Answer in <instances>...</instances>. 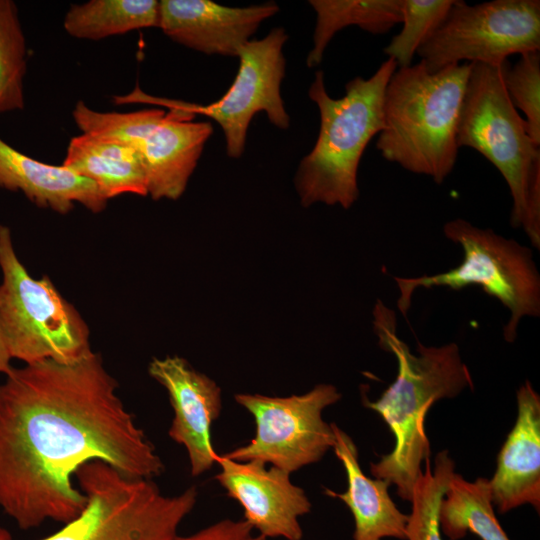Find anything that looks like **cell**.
I'll list each match as a JSON object with an SVG mask.
<instances>
[{
    "instance_id": "obj_1",
    "label": "cell",
    "mask_w": 540,
    "mask_h": 540,
    "mask_svg": "<svg viewBox=\"0 0 540 540\" xmlns=\"http://www.w3.org/2000/svg\"><path fill=\"white\" fill-rule=\"evenodd\" d=\"M117 388L93 351L78 361L48 359L6 375L0 384V508L20 529L77 517L86 498L73 479L89 461L136 479L163 472Z\"/></svg>"
},
{
    "instance_id": "obj_2",
    "label": "cell",
    "mask_w": 540,
    "mask_h": 540,
    "mask_svg": "<svg viewBox=\"0 0 540 540\" xmlns=\"http://www.w3.org/2000/svg\"><path fill=\"white\" fill-rule=\"evenodd\" d=\"M396 314L381 300L373 309V329L378 345L392 353L398 364L394 382L376 401L362 396L366 408L378 413L388 425L394 445L390 453L370 464L375 478L396 486V493L410 501L422 465L430 458L425 420L435 402L452 399L473 389L472 375L463 362L459 347L451 342L426 346L418 342L417 353L396 331Z\"/></svg>"
},
{
    "instance_id": "obj_3",
    "label": "cell",
    "mask_w": 540,
    "mask_h": 540,
    "mask_svg": "<svg viewBox=\"0 0 540 540\" xmlns=\"http://www.w3.org/2000/svg\"><path fill=\"white\" fill-rule=\"evenodd\" d=\"M471 66L452 64L430 73L419 62L395 70L376 142L384 159L443 183L458 156L457 125Z\"/></svg>"
},
{
    "instance_id": "obj_4",
    "label": "cell",
    "mask_w": 540,
    "mask_h": 540,
    "mask_svg": "<svg viewBox=\"0 0 540 540\" xmlns=\"http://www.w3.org/2000/svg\"><path fill=\"white\" fill-rule=\"evenodd\" d=\"M397 67L388 58L368 79L349 81L338 99L328 94L323 72L316 71L308 95L318 107L320 128L295 176L302 206L320 202L348 209L358 199V167L371 139L384 129V93Z\"/></svg>"
},
{
    "instance_id": "obj_5",
    "label": "cell",
    "mask_w": 540,
    "mask_h": 540,
    "mask_svg": "<svg viewBox=\"0 0 540 540\" xmlns=\"http://www.w3.org/2000/svg\"><path fill=\"white\" fill-rule=\"evenodd\" d=\"M503 64V63H502ZM502 64L472 63L456 132L500 172L512 198L510 224L540 249V146L527 133L502 80Z\"/></svg>"
},
{
    "instance_id": "obj_6",
    "label": "cell",
    "mask_w": 540,
    "mask_h": 540,
    "mask_svg": "<svg viewBox=\"0 0 540 540\" xmlns=\"http://www.w3.org/2000/svg\"><path fill=\"white\" fill-rule=\"evenodd\" d=\"M75 477L85 506L40 540H173L198 497L195 486L164 495L152 480L127 477L101 460L82 465ZM0 540L14 538L0 526Z\"/></svg>"
},
{
    "instance_id": "obj_7",
    "label": "cell",
    "mask_w": 540,
    "mask_h": 540,
    "mask_svg": "<svg viewBox=\"0 0 540 540\" xmlns=\"http://www.w3.org/2000/svg\"><path fill=\"white\" fill-rule=\"evenodd\" d=\"M443 232L448 240L461 247V262L434 275L394 277L399 290L398 309L406 317L413 293L419 288L460 290L478 286L508 309L510 315L503 327V337L513 343L522 319L540 316V274L532 250L461 218L446 222Z\"/></svg>"
},
{
    "instance_id": "obj_8",
    "label": "cell",
    "mask_w": 540,
    "mask_h": 540,
    "mask_svg": "<svg viewBox=\"0 0 540 540\" xmlns=\"http://www.w3.org/2000/svg\"><path fill=\"white\" fill-rule=\"evenodd\" d=\"M0 326L12 359L70 363L92 352L78 310L44 275L34 279L18 258L10 229L0 224Z\"/></svg>"
},
{
    "instance_id": "obj_9",
    "label": "cell",
    "mask_w": 540,
    "mask_h": 540,
    "mask_svg": "<svg viewBox=\"0 0 540 540\" xmlns=\"http://www.w3.org/2000/svg\"><path fill=\"white\" fill-rule=\"evenodd\" d=\"M540 51V1L455 0L447 16L416 54L430 73L459 64L499 66L513 54Z\"/></svg>"
},
{
    "instance_id": "obj_10",
    "label": "cell",
    "mask_w": 540,
    "mask_h": 540,
    "mask_svg": "<svg viewBox=\"0 0 540 540\" xmlns=\"http://www.w3.org/2000/svg\"><path fill=\"white\" fill-rule=\"evenodd\" d=\"M340 399L338 389L326 383L288 397L236 394V402L253 416L256 432L248 444L224 456L271 464L289 474L314 464L334 446L332 425L324 421L322 412Z\"/></svg>"
},
{
    "instance_id": "obj_11",
    "label": "cell",
    "mask_w": 540,
    "mask_h": 540,
    "mask_svg": "<svg viewBox=\"0 0 540 540\" xmlns=\"http://www.w3.org/2000/svg\"><path fill=\"white\" fill-rule=\"evenodd\" d=\"M287 39L281 27L274 28L263 39H251L240 48L238 72L218 101L206 106L180 103L191 113H202L220 125L229 157L239 158L243 154L249 124L259 111H265L274 126L289 127L290 118L280 93L285 76L282 49Z\"/></svg>"
},
{
    "instance_id": "obj_12",
    "label": "cell",
    "mask_w": 540,
    "mask_h": 540,
    "mask_svg": "<svg viewBox=\"0 0 540 540\" xmlns=\"http://www.w3.org/2000/svg\"><path fill=\"white\" fill-rule=\"evenodd\" d=\"M215 479L244 510V520L267 538L301 540L299 518L311 510L305 491L290 474L259 461L238 462L218 455Z\"/></svg>"
},
{
    "instance_id": "obj_13",
    "label": "cell",
    "mask_w": 540,
    "mask_h": 540,
    "mask_svg": "<svg viewBox=\"0 0 540 540\" xmlns=\"http://www.w3.org/2000/svg\"><path fill=\"white\" fill-rule=\"evenodd\" d=\"M148 373L168 392L174 411L168 434L186 449L191 475L207 472L218 458L210 431L222 410L220 387L179 356L153 358Z\"/></svg>"
},
{
    "instance_id": "obj_14",
    "label": "cell",
    "mask_w": 540,
    "mask_h": 540,
    "mask_svg": "<svg viewBox=\"0 0 540 540\" xmlns=\"http://www.w3.org/2000/svg\"><path fill=\"white\" fill-rule=\"evenodd\" d=\"M278 11L274 2L228 7L209 0H161L158 28L193 50L237 57L259 25Z\"/></svg>"
},
{
    "instance_id": "obj_15",
    "label": "cell",
    "mask_w": 540,
    "mask_h": 540,
    "mask_svg": "<svg viewBox=\"0 0 540 540\" xmlns=\"http://www.w3.org/2000/svg\"><path fill=\"white\" fill-rule=\"evenodd\" d=\"M516 399V421L488 479L493 505L501 514L526 504L540 510V396L527 380Z\"/></svg>"
},
{
    "instance_id": "obj_16",
    "label": "cell",
    "mask_w": 540,
    "mask_h": 540,
    "mask_svg": "<svg viewBox=\"0 0 540 540\" xmlns=\"http://www.w3.org/2000/svg\"><path fill=\"white\" fill-rule=\"evenodd\" d=\"M140 148L147 195L176 200L184 193L213 127L194 122L190 111L173 105Z\"/></svg>"
},
{
    "instance_id": "obj_17",
    "label": "cell",
    "mask_w": 540,
    "mask_h": 540,
    "mask_svg": "<svg viewBox=\"0 0 540 540\" xmlns=\"http://www.w3.org/2000/svg\"><path fill=\"white\" fill-rule=\"evenodd\" d=\"M0 187L21 191L33 204L59 214L79 203L92 213L107 205L97 186L67 167L35 160L0 138Z\"/></svg>"
},
{
    "instance_id": "obj_18",
    "label": "cell",
    "mask_w": 540,
    "mask_h": 540,
    "mask_svg": "<svg viewBox=\"0 0 540 540\" xmlns=\"http://www.w3.org/2000/svg\"><path fill=\"white\" fill-rule=\"evenodd\" d=\"M331 425L335 436L332 449L345 469L347 489L342 493L326 489L325 494L340 499L349 508L355 524L353 540H405L408 515L390 497V483L366 476L353 439L335 423Z\"/></svg>"
},
{
    "instance_id": "obj_19",
    "label": "cell",
    "mask_w": 540,
    "mask_h": 540,
    "mask_svg": "<svg viewBox=\"0 0 540 540\" xmlns=\"http://www.w3.org/2000/svg\"><path fill=\"white\" fill-rule=\"evenodd\" d=\"M62 165L92 181L106 200L147 195L142 158L132 147L81 134L71 138Z\"/></svg>"
},
{
    "instance_id": "obj_20",
    "label": "cell",
    "mask_w": 540,
    "mask_h": 540,
    "mask_svg": "<svg viewBox=\"0 0 540 540\" xmlns=\"http://www.w3.org/2000/svg\"><path fill=\"white\" fill-rule=\"evenodd\" d=\"M309 4L316 13L313 48L306 59L310 68L321 63L330 40L347 26L378 35L402 23V0H311Z\"/></svg>"
},
{
    "instance_id": "obj_21",
    "label": "cell",
    "mask_w": 540,
    "mask_h": 540,
    "mask_svg": "<svg viewBox=\"0 0 540 540\" xmlns=\"http://www.w3.org/2000/svg\"><path fill=\"white\" fill-rule=\"evenodd\" d=\"M441 532L450 540H459L471 532L481 540H510L494 511L489 481H474L454 473L439 508Z\"/></svg>"
},
{
    "instance_id": "obj_22",
    "label": "cell",
    "mask_w": 540,
    "mask_h": 540,
    "mask_svg": "<svg viewBox=\"0 0 540 540\" xmlns=\"http://www.w3.org/2000/svg\"><path fill=\"white\" fill-rule=\"evenodd\" d=\"M159 1L90 0L72 4L63 27L72 37L100 40L133 30L157 27Z\"/></svg>"
},
{
    "instance_id": "obj_23",
    "label": "cell",
    "mask_w": 540,
    "mask_h": 540,
    "mask_svg": "<svg viewBox=\"0 0 540 540\" xmlns=\"http://www.w3.org/2000/svg\"><path fill=\"white\" fill-rule=\"evenodd\" d=\"M455 472V462L448 450L437 453L433 467L430 458L425 461L409 501L411 513L408 514L405 540H443L439 508Z\"/></svg>"
},
{
    "instance_id": "obj_24",
    "label": "cell",
    "mask_w": 540,
    "mask_h": 540,
    "mask_svg": "<svg viewBox=\"0 0 540 540\" xmlns=\"http://www.w3.org/2000/svg\"><path fill=\"white\" fill-rule=\"evenodd\" d=\"M166 115L163 109L151 108L134 112H98L78 101L72 111L75 124L82 134L89 137L132 147L140 153V148Z\"/></svg>"
},
{
    "instance_id": "obj_25",
    "label": "cell",
    "mask_w": 540,
    "mask_h": 540,
    "mask_svg": "<svg viewBox=\"0 0 540 540\" xmlns=\"http://www.w3.org/2000/svg\"><path fill=\"white\" fill-rule=\"evenodd\" d=\"M26 41L12 0H0V113L24 108Z\"/></svg>"
},
{
    "instance_id": "obj_26",
    "label": "cell",
    "mask_w": 540,
    "mask_h": 540,
    "mask_svg": "<svg viewBox=\"0 0 540 540\" xmlns=\"http://www.w3.org/2000/svg\"><path fill=\"white\" fill-rule=\"evenodd\" d=\"M455 0H402L400 33L384 48L399 68L408 67L418 48L447 16Z\"/></svg>"
},
{
    "instance_id": "obj_27",
    "label": "cell",
    "mask_w": 540,
    "mask_h": 540,
    "mask_svg": "<svg viewBox=\"0 0 540 540\" xmlns=\"http://www.w3.org/2000/svg\"><path fill=\"white\" fill-rule=\"evenodd\" d=\"M502 80L510 101L525 115L527 133L540 146V53L529 51L511 66L502 64Z\"/></svg>"
},
{
    "instance_id": "obj_28",
    "label": "cell",
    "mask_w": 540,
    "mask_h": 540,
    "mask_svg": "<svg viewBox=\"0 0 540 540\" xmlns=\"http://www.w3.org/2000/svg\"><path fill=\"white\" fill-rule=\"evenodd\" d=\"M173 540H267L244 520L223 519L188 535L178 534Z\"/></svg>"
},
{
    "instance_id": "obj_29",
    "label": "cell",
    "mask_w": 540,
    "mask_h": 540,
    "mask_svg": "<svg viewBox=\"0 0 540 540\" xmlns=\"http://www.w3.org/2000/svg\"><path fill=\"white\" fill-rule=\"evenodd\" d=\"M12 357L6 345L4 335L0 326V373L7 375L13 368L10 364Z\"/></svg>"
}]
</instances>
